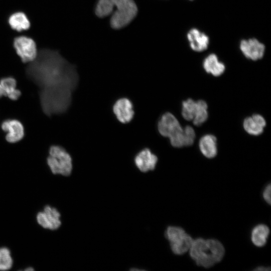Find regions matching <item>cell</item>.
Returning <instances> with one entry per match:
<instances>
[{"instance_id": "cell-17", "label": "cell", "mask_w": 271, "mask_h": 271, "mask_svg": "<svg viewBox=\"0 0 271 271\" xmlns=\"http://www.w3.org/2000/svg\"><path fill=\"white\" fill-rule=\"evenodd\" d=\"M203 67L207 73L216 77L222 75L225 70L224 64L219 61L215 54H210L204 59Z\"/></svg>"}, {"instance_id": "cell-11", "label": "cell", "mask_w": 271, "mask_h": 271, "mask_svg": "<svg viewBox=\"0 0 271 271\" xmlns=\"http://www.w3.org/2000/svg\"><path fill=\"white\" fill-rule=\"evenodd\" d=\"M112 111L117 119L122 123L131 121L134 115L133 103L126 97L118 99L112 106Z\"/></svg>"}, {"instance_id": "cell-1", "label": "cell", "mask_w": 271, "mask_h": 271, "mask_svg": "<svg viewBox=\"0 0 271 271\" xmlns=\"http://www.w3.org/2000/svg\"><path fill=\"white\" fill-rule=\"evenodd\" d=\"M26 71L28 78L39 88L40 104L46 115L60 114L68 109L79 80L74 65L58 51L44 49Z\"/></svg>"}, {"instance_id": "cell-25", "label": "cell", "mask_w": 271, "mask_h": 271, "mask_svg": "<svg viewBox=\"0 0 271 271\" xmlns=\"http://www.w3.org/2000/svg\"><path fill=\"white\" fill-rule=\"evenodd\" d=\"M34 269L33 268H32V267H28L27 268H26L25 270H33Z\"/></svg>"}, {"instance_id": "cell-23", "label": "cell", "mask_w": 271, "mask_h": 271, "mask_svg": "<svg viewBox=\"0 0 271 271\" xmlns=\"http://www.w3.org/2000/svg\"><path fill=\"white\" fill-rule=\"evenodd\" d=\"M270 270L269 266H259L255 268L253 270L254 271H269Z\"/></svg>"}, {"instance_id": "cell-3", "label": "cell", "mask_w": 271, "mask_h": 271, "mask_svg": "<svg viewBox=\"0 0 271 271\" xmlns=\"http://www.w3.org/2000/svg\"><path fill=\"white\" fill-rule=\"evenodd\" d=\"M189 251L195 263L205 268L211 267L219 262L225 254L224 246L216 239H193Z\"/></svg>"}, {"instance_id": "cell-13", "label": "cell", "mask_w": 271, "mask_h": 271, "mask_svg": "<svg viewBox=\"0 0 271 271\" xmlns=\"http://www.w3.org/2000/svg\"><path fill=\"white\" fill-rule=\"evenodd\" d=\"M3 131L7 132L6 139L10 143L21 141L24 136V128L22 123L17 119H7L1 124Z\"/></svg>"}, {"instance_id": "cell-24", "label": "cell", "mask_w": 271, "mask_h": 271, "mask_svg": "<svg viewBox=\"0 0 271 271\" xmlns=\"http://www.w3.org/2000/svg\"><path fill=\"white\" fill-rule=\"evenodd\" d=\"M3 95H4V91H3L2 85H1V84L0 83V97L3 96Z\"/></svg>"}, {"instance_id": "cell-14", "label": "cell", "mask_w": 271, "mask_h": 271, "mask_svg": "<svg viewBox=\"0 0 271 271\" xmlns=\"http://www.w3.org/2000/svg\"><path fill=\"white\" fill-rule=\"evenodd\" d=\"M187 37L192 50L201 52L208 48L209 38L206 34L199 30L196 28L191 29L188 32Z\"/></svg>"}, {"instance_id": "cell-7", "label": "cell", "mask_w": 271, "mask_h": 271, "mask_svg": "<svg viewBox=\"0 0 271 271\" xmlns=\"http://www.w3.org/2000/svg\"><path fill=\"white\" fill-rule=\"evenodd\" d=\"M207 104L203 100L189 98L182 102V115L186 120H192L196 126L201 125L208 118Z\"/></svg>"}, {"instance_id": "cell-9", "label": "cell", "mask_w": 271, "mask_h": 271, "mask_svg": "<svg viewBox=\"0 0 271 271\" xmlns=\"http://www.w3.org/2000/svg\"><path fill=\"white\" fill-rule=\"evenodd\" d=\"M60 216L61 214L56 208L46 205L43 211L37 213L36 220L43 228L55 230L61 225Z\"/></svg>"}, {"instance_id": "cell-26", "label": "cell", "mask_w": 271, "mask_h": 271, "mask_svg": "<svg viewBox=\"0 0 271 271\" xmlns=\"http://www.w3.org/2000/svg\"><path fill=\"white\" fill-rule=\"evenodd\" d=\"M190 1H192V0H190Z\"/></svg>"}, {"instance_id": "cell-18", "label": "cell", "mask_w": 271, "mask_h": 271, "mask_svg": "<svg viewBox=\"0 0 271 271\" xmlns=\"http://www.w3.org/2000/svg\"><path fill=\"white\" fill-rule=\"evenodd\" d=\"M270 232L268 227L264 224L255 226L251 232V240L257 247H262L267 242Z\"/></svg>"}, {"instance_id": "cell-15", "label": "cell", "mask_w": 271, "mask_h": 271, "mask_svg": "<svg viewBox=\"0 0 271 271\" xmlns=\"http://www.w3.org/2000/svg\"><path fill=\"white\" fill-rule=\"evenodd\" d=\"M266 125L264 117L259 114H254L244 119L243 122L244 129L249 134L258 136L263 132Z\"/></svg>"}, {"instance_id": "cell-12", "label": "cell", "mask_w": 271, "mask_h": 271, "mask_svg": "<svg viewBox=\"0 0 271 271\" xmlns=\"http://www.w3.org/2000/svg\"><path fill=\"white\" fill-rule=\"evenodd\" d=\"M158 161L157 156L148 148L141 150L134 158L136 166L142 172L154 170Z\"/></svg>"}, {"instance_id": "cell-21", "label": "cell", "mask_w": 271, "mask_h": 271, "mask_svg": "<svg viewBox=\"0 0 271 271\" xmlns=\"http://www.w3.org/2000/svg\"><path fill=\"white\" fill-rule=\"evenodd\" d=\"M13 264V259L10 250L6 247H0V270L10 269Z\"/></svg>"}, {"instance_id": "cell-16", "label": "cell", "mask_w": 271, "mask_h": 271, "mask_svg": "<svg viewBox=\"0 0 271 271\" xmlns=\"http://www.w3.org/2000/svg\"><path fill=\"white\" fill-rule=\"evenodd\" d=\"M199 147L202 154L206 158H214L217 153L216 137L211 134L202 136L199 140Z\"/></svg>"}, {"instance_id": "cell-19", "label": "cell", "mask_w": 271, "mask_h": 271, "mask_svg": "<svg viewBox=\"0 0 271 271\" xmlns=\"http://www.w3.org/2000/svg\"><path fill=\"white\" fill-rule=\"evenodd\" d=\"M0 83L2 85L4 96H7L13 100H16L21 95V92L16 88L17 81L12 77H7L1 79Z\"/></svg>"}, {"instance_id": "cell-6", "label": "cell", "mask_w": 271, "mask_h": 271, "mask_svg": "<svg viewBox=\"0 0 271 271\" xmlns=\"http://www.w3.org/2000/svg\"><path fill=\"white\" fill-rule=\"evenodd\" d=\"M172 251L176 255H182L189 251L193 238L182 227L168 226L165 233Z\"/></svg>"}, {"instance_id": "cell-20", "label": "cell", "mask_w": 271, "mask_h": 271, "mask_svg": "<svg viewBox=\"0 0 271 271\" xmlns=\"http://www.w3.org/2000/svg\"><path fill=\"white\" fill-rule=\"evenodd\" d=\"M8 22L13 30L18 32L29 29L31 25L27 16L23 12H17L11 15Z\"/></svg>"}, {"instance_id": "cell-8", "label": "cell", "mask_w": 271, "mask_h": 271, "mask_svg": "<svg viewBox=\"0 0 271 271\" xmlns=\"http://www.w3.org/2000/svg\"><path fill=\"white\" fill-rule=\"evenodd\" d=\"M14 47L24 63H31L37 56L36 43L31 38L24 36L16 37L14 41Z\"/></svg>"}, {"instance_id": "cell-5", "label": "cell", "mask_w": 271, "mask_h": 271, "mask_svg": "<svg viewBox=\"0 0 271 271\" xmlns=\"http://www.w3.org/2000/svg\"><path fill=\"white\" fill-rule=\"evenodd\" d=\"M157 128L161 135L169 139L173 147H178L183 128L172 113L167 112L162 114L158 122Z\"/></svg>"}, {"instance_id": "cell-2", "label": "cell", "mask_w": 271, "mask_h": 271, "mask_svg": "<svg viewBox=\"0 0 271 271\" xmlns=\"http://www.w3.org/2000/svg\"><path fill=\"white\" fill-rule=\"evenodd\" d=\"M137 12L138 8L133 0H99L95 8V14L98 17L111 15L110 25L116 29L128 25Z\"/></svg>"}, {"instance_id": "cell-10", "label": "cell", "mask_w": 271, "mask_h": 271, "mask_svg": "<svg viewBox=\"0 0 271 271\" xmlns=\"http://www.w3.org/2000/svg\"><path fill=\"white\" fill-rule=\"evenodd\" d=\"M239 48L246 58L257 61L263 57L265 47L257 39L250 38L242 40L240 42Z\"/></svg>"}, {"instance_id": "cell-4", "label": "cell", "mask_w": 271, "mask_h": 271, "mask_svg": "<svg viewBox=\"0 0 271 271\" xmlns=\"http://www.w3.org/2000/svg\"><path fill=\"white\" fill-rule=\"evenodd\" d=\"M47 164L52 173L64 176H69L72 171V160L70 155L62 147L53 145L49 150Z\"/></svg>"}, {"instance_id": "cell-22", "label": "cell", "mask_w": 271, "mask_h": 271, "mask_svg": "<svg viewBox=\"0 0 271 271\" xmlns=\"http://www.w3.org/2000/svg\"><path fill=\"white\" fill-rule=\"evenodd\" d=\"M270 184H268L263 189L262 191V197L265 202L270 205L271 202L270 198Z\"/></svg>"}]
</instances>
